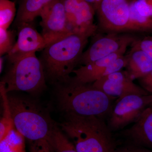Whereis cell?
Segmentation results:
<instances>
[{
	"instance_id": "6da1fadb",
	"label": "cell",
	"mask_w": 152,
	"mask_h": 152,
	"mask_svg": "<svg viewBox=\"0 0 152 152\" xmlns=\"http://www.w3.org/2000/svg\"><path fill=\"white\" fill-rule=\"evenodd\" d=\"M94 35L74 31L46 47L40 60L45 74L54 81L67 83L78 64L88 38Z\"/></svg>"
},
{
	"instance_id": "7a4b0ae2",
	"label": "cell",
	"mask_w": 152,
	"mask_h": 152,
	"mask_svg": "<svg viewBox=\"0 0 152 152\" xmlns=\"http://www.w3.org/2000/svg\"><path fill=\"white\" fill-rule=\"evenodd\" d=\"M60 126L78 152H115L116 142L104 119L66 115L65 121Z\"/></svg>"
},
{
	"instance_id": "3957f363",
	"label": "cell",
	"mask_w": 152,
	"mask_h": 152,
	"mask_svg": "<svg viewBox=\"0 0 152 152\" xmlns=\"http://www.w3.org/2000/svg\"><path fill=\"white\" fill-rule=\"evenodd\" d=\"M59 88L57 97L61 108L66 115L95 116L106 119L111 111L115 99L91 84L69 80Z\"/></svg>"
},
{
	"instance_id": "277c9868",
	"label": "cell",
	"mask_w": 152,
	"mask_h": 152,
	"mask_svg": "<svg viewBox=\"0 0 152 152\" xmlns=\"http://www.w3.org/2000/svg\"><path fill=\"white\" fill-rule=\"evenodd\" d=\"M14 127L31 142L46 139L54 127L41 107L28 99L8 96Z\"/></svg>"
},
{
	"instance_id": "5b68a950",
	"label": "cell",
	"mask_w": 152,
	"mask_h": 152,
	"mask_svg": "<svg viewBox=\"0 0 152 152\" xmlns=\"http://www.w3.org/2000/svg\"><path fill=\"white\" fill-rule=\"evenodd\" d=\"M12 64V67L1 82L7 94L13 91L37 92L45 86L44 67L36 53L20 58Z\"/></svg>"
},
{
	"instance_id": "8992f818",
	"label": "cell",
	"mask_w": 152,
	"mask_h": 152,
	"mask_svg": "<svg viewBox=\"0 0 152 152\" xmlns=\"http://www.w3.org/2000/svg\"><path fill=\"white\" fill-rule=\"evenodd\" d=\"M152 105V94L129 95L117 99L107 117V124L112 132L133 124L148 107Z\"/></svg>"
},
{
	"instance_id": "52a82bcc",
	"label": "cell",
	"mask_w": 152,
	"mask_h": 152,
	"mask_svg": "<svg viewBox=\"0 0 152 152\" xmlns=\"http://www.w3.org/2000/svg\"><path fill=\"white\" fill-rule=\"evenodd\" d=\"M129 4L128 0H102L96 10L98 29L107 34L137 32L130 21Z\"/></svg>"
},
{
	"instance_id": "ba28073f",
	"label": "cell",
	"mask_w": 152,
	"mask_h": 152,
	"mask_svg": "<svg viewBox=\"0 0 152 152\" xmlns=\"http://www.w3.org/2000/svg\"><path fill=\"white\" fill-rule=\"evenodd\" d=\"M128 46L86 65L75 69L72 73L73 77L70 80L75 83L91 84L107 75L121 71L126 67L127 63L126 56L124 54Z\"/></svg>"
},
{
	"instance_id": "9c48e42d",
	"label": "cell",
	"mask_w": 152,
	"mask_h": 152,
	"mask_svg": "<svg viewBox=\"0 0 152 152\" xmlns=\"http://www.w3.org/2000/svg\"><path fill=\"white\" fill-rule=\"evenodd\" d=\"M42 35L46 46L74 32L68 21L62 0H56L41 13Z\"/></svg>"
},
{
	"instance_id": "30bf717a",
	"label": "cell",
	"mask_w": 152,
	"mask_h": 152,
	"mask_svg": "<svg viewBox=\"0 0 152 152\" xmlns=\"http://www.w3.org/2000/svg\"><path fill=\"white\" fill-rule=\"evenodd\" d=\"M134 36L110 33L100 37L84 52L78 64L86 65L118 52L124 47L129 46L137 40Z\"/></svg>"
},
{
	"instance_id": "8fae6325",
	"label": "cell",
	"mask_w": 152,
	"mask_h": 152,
	"mask_svg": "<svg viewBox=\"0 0 152 152\" xmlns=\"http://www.w3.org/2000/svg\"><path fill=\"white\" fill-rule=\"evenodd\" d=\"M133 81L126 71L121 70L101 78L92 84L106 95L116 99L129 95L151 94Z\"/></svg>"
},
{
	"instance_id": "7c38bea8",
	"label": "cell",
	"mask_w": 152,
	"mask_h": 152,
	"mask_svg": "<svg viewBox=\"0 0 152 152\" xmlns=\"http://www.w3.org/2000/svg\"><path fill=\"white\" fill-rule=\"evenodd\" d=\"M46 43L31 23L18 25V38L7 58L12 64L20 58L43 50Z\"/></svg>"
},
{
	"instance_id": "4fadbf2b",
	"label": "cell",
	"mask_w": 152,
	"mask_h": 152,
	"mask_svg": "<svg viewBox=\"0 0 152 152\" xmlns=\"http://www.w3.org/2000/svg\"><path fill=\"white\" fill-rule=\"evenodd\" d=\"M118 132V135L124 140V143L152 150V105L144 110L130 127Z\"/></svg>"
},
{
	"instance_id": "5bb4252c",
	"label": "cell",
	"mask_w": 152,
	"mask_h": 152,
	"mask_svg": "<svg viewBox=\"0 0 152 152\" xmlns=\"http://www.w3.org/2000/svg\"><path fill=\"white\" fill-rule=\"evenodd\" d=\"M126 56L127 63L126 71L133 80L152 71V59L141 50L132 47L129 54Z\"/></svg>"
},
{
	"instance_id": "9a60e30c",
	"label": "cell",
	"mask_w": 152,
	"mask_h": 152,
	"mask_svg": "<svg viewBox=\"0 0 152 152\" xmlns=\"http://www.w3.org/2000/svg\"><path fill=\"white\" fill-rule=\"evenodd\" d=\"M56 0H22L18 10L16 21L18 26L31 23L44 9Z\"/></svg>"
},
{
	"instance_id": "2e32d148",
	"label": "cell",
	"mask_w": 152,
	"mask_h": 152,
	"mask_svg": "<svg viewBox=\"0 0 152 152\" xmlns=\"http://www.w3.org/2000/svg\"><path fill=\"white\" fill-rule=\"evenodd\" d=\"M54 152H78L73 143L55 125L46 139Z\"/></svg>"
},
{
	"instance_id": "e0dca14e",
	"label": "cell",
	"mask_w": 152,
	"mask_h": 152,
	"mask_svg": "<svg viewBox=\"0 0 152 152\" xmlns=\"http://www.w3.org/2000/svg\"><path fill=\"white\" fill-rule=\"evenodd\" d=\"M25 138L14 128L4 139L0 141V152H26Z\"/></svg>"
},
{
	"instance_id": "ac0fdd59",
	"label": "cell",
	"mask_w": 152,
	"mask_h": 152,
	"mask_svg": "<svg viewBox=\"0 0 152 152\" xmlns=\"http://www.w3.org/2000/svg\"><path fill=\"white\" fill-rule=\"evenodd\" d=\"M0 90L4 109L3 116L0 121V141H1L9 134L15 127L9 106L7 93L1 85H0Z\"/></svg>"
},
{
	"instance_id": "d6986e66",
	"label": "cell",
	"mask_w": 152,
	"mask_h": 152,
	"mask_svg": "<svg viewBox=\"0 0 152 152\" xmlns=\"http://www.w3.org/2000/svg\"><path fill=\"white\" fill-rule=\"evenodd\" d=\"M129 19L137 32L152 29V18L143 16L139 13L134 5V0L130 2Z\"/></svg>"
},
{
	"instance_id": "ffe728a7",
	"label": "cell",
	"mask_w": 152,
	"mask_h": 152,
	"mask_svg": "<svg viewBox=\"0 0 152 152\" xmlns=\"http://www.w3.org/2000/svg\"><path fill=\"white\" fill-rule=\"evenodd\" d=\"M15 14V3L10 0H0V28L8 29Z\"/></svg>"
},
{
	"instance_id": "44dd1931",
	"label": "cell",
	"mask_w": 152,
	"mask_h": 152,
	"mask_svg": "<svg viewBox=\"0 0 152 152\" xmlns=\"http://www.w3.org/2000/svg\"><path fill=\"white\" fill-rule=\"evenodd\" d=\"M14 36L12 32L0 28V56L8 54L14 45Z\"/></svg>"
},
{
	"instance_id": "7402d4cb",
	"label": "cell",
	"mask_w": 152,
	"mask_h": 152,
	"mask_svg": "<svg viewBox=\"0 0 152 152\" xmlns=\"http://www.w3.org/2000/svg\"><path fill=\"white\" fill-rule=\"evenodd\" d=\"M134 5L141 15L152 18V0H134Z\"/></svg>"
},
{
	"instance_id": "603a6c76",
	"label": "cell",
	"mask_w": 152,
	"mask_h": 152,
	"mask_svg": "<svg viewBox=\"0 0 152 152\" xmlns=\"http://www.w3.org/2000/svg\"><path fill=\"white\" fill-rule=\"evenodd\" d=\"M132 47L141 50L152 59V37L137 39L132 44Z\"/></svg>"
},
{
	"instance_id": "cb8c5ba5",
	"label": "cell",
	"mask_w": 152,
	"mask_h": 152,
	"mask_svg": "<svg viewBox=\"0 0 152 152\" xmlns=\"http://www.w3.org/2000/svg\"><path fill=\"white\" fill-rule=\"evenodd\" d=\"M30 152H54L46 139L32 142Z\"/></svg>"
},
{
	"instance_id": "d4e9b609",
	"label": "cell",
	"mask_w": 152,
	"mask_h": 152,
	"mask_svg": "<svg viewBox=\"0 0 152 152\" xmlns=\"http://www.w3.org/2000/svg\"><path fill=\"white\" fill-rule=\"evenodd\" d=\"M115 152H152V150L132 144L124 143L117 147Z\"/></svg>"
},
{
	"instance_id": "484cf974",
	"label": "cell",
	"mask_w": 152,
	"mask_h": 152,
	"mask_svg": "<svg viewBox=\"0 0 152 152\" xmlns=\"http://www.w3.org/2000/svg\"><path fill=\"white\" fill-rule=\"evenodd\" d=\"M138 80L140 86L145 91L152 94V71Z\"/></svg>"
},
{
	"instance_id": "4316f807",
	"label": "cell",
	"mask_w": 152,
	"mask_h": 152,
	"mask_svg": "<svg viewBox=\"0 0 152 152\" xmlns=\"http://www.w3.org/2000/svg\"><path fill=\"white\" fill-rule=\"evenodd\" d=\"M85 1L91 5L95 10H96L102 0H85Z\"/></svg>"
},
{
	"instance_id": "83f0119b",
	"label": "cell",
	"mask_w": 152,
	"mask_h": 152,
	"mask_svg": "<svg viewBox=\"0 0 152 152\" xmlns=\"http://www.w3.org/2000/svg\"><path fill=\"white\" fill-rule=\"evenodd\" d=\"M3 65V59L1 57L0 58V72H1V71L2 70Z\"/></svg>"
}]
</instances>
